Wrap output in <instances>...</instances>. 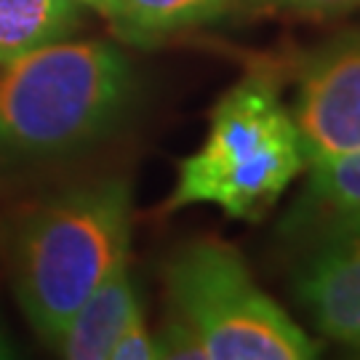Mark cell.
I'll return each mask as SVG.
<instances>
[{"label":"cell","instance_id":"obj_1","mask_svg":"<svg viewBox=\"0 0 360 360\" xmlns=\"http://www.w3.org/2000/svg\"><path fill=\"white\" fill-rule=\"evenodd\" d=\"M134 195L126 179H99L27 208L8 235L16 304L51 345L117 262L129 259Z\"/></svg>","mask_w":360,"mask_h":360},{"label":"cell","instance_id":"obj_2","mask_svg":"<svg viewBox=\"0 0 360 360\" xmlns=\"http://www.w3.org/2000/svg\"><path fill=\"white\" fill-rule=\"evenodd\" d=\"M134 96L126 53L104 40H53L0 67V163L62 158L102 139Z\"/></svg>","mask_w":360,"mask_h":360},{"label":"cell","instance_id":"obj_3","mask_svg":"<svg viewBox=\"0 0 360 360\" xmlns=\"http://www.w3.org/2000/svg\"><path fill=\"white\" fill-rule=\"evenodd\" d=\"M304 168L302 136L275 83L248 75L219 99L206 142L179 163L166 211L217 206L232 219H259Z\"/></svg>","mask_w":360,"mask_h":360},{"label":"cell","instance_id":"obj_4","mask_svg":"<svg viewBox=\"0 0 360 360\" xmlns=\"http://www.w3.org/2000/svg\"><path fill=\"white\" fill-rule=\"evenodd\" d=\"M174 318L206 360H309L318 345L264 294L240 254L217 240L184 245L166 264Z\"/></svg>","mask_w":360,"mask_h":360},{"label":"cell","instance_id":"obj_5","mask_svg":"<svg viewBox=\"0 0 360 360\" xmlns=\"http://www.w3.org/2000/svg\"><path fill=\"white\" fill-rule=\"evenodd\" d=\"M291 115L307 160L360 150V32L339 35L299 70Z\"/></svg>","mask_w":360,"mask_h":360},{"label":"cell","instance_id":"obj_6","mask_svg":"<svg viewBox=\"0 0 360 360\" xmlns=\"http://www.w3.org/2000/svg\"><path fill=\"white\" fill-rule=\"evenodd\" d=\"M296 291L323 334L360 349V214L328 221Z\"/></svg>","mask_w":360,"mask_h":360},{"label":"cell","instance_id":"obj_7","mask_svg":"<svg viewBox=\"0 0 360 360\" xmlns=\"http://www.w3.org/2000/svg\"><path fill=\"white\" fill-rule=\"evenodd\" d=\"M134 309H139V299L131 281L129 259H123L86 296L51 347L67 360H110V349Z\"/></svg>","mask_w":360,"mask_h":360},{"label":"cell","instance_id":"obj_8","mask_svg":"<svg viewBox=\"0 0 360 360\" xmlns=\"http://www.w3.org/2000/svg\"><path fill=\"white\" fill-rule=\"evenodd\" d=\"M235 0H110L107 19L120 38L150 46L221 19Z\"/></svg>","mask_w":360,"mask_h":360},{"label":"cell","instance_id":"obj_9","mask_svg":"<svg viewBox=\"0 0 360 360\" xmlns=\"http://www.w3.org/2000/svg\"><path fill=\"white\" fill-rule=\"evenodd\" d=\"M80 25V6L72 0H0V67L65 40Z\"/></svg>","mask_w":360,"mask_h":360},{"label":"cell","instance_id":"obj_10","mask_svg":"<svg viewBox=\"0 0 360 360\" xmlns=\"http://www.w3.org/2000/svg\"><path fill=\"white\" fill-rule=\"evenodd\" d=\"M312 206L326 214V221L360 214V150L326 155L307 160Z\"/></svg>","mask_w":360,"mask_h":360},{"label":"cell","instance_id":"obj_11","mask_svg":"<svg viewBox=\"0 0 360 360\" xmlns=\"http://www.w3.org/2000/svg\"><path fill=\"white\" fill-rule=\"evenodd\" d=\"M163 358L158 336L150 334L147 323H144L142 307L134 309L129 323L120 328L115 345L110 349V360H155Z\"/></svg>","mask_w":360,"mask_h":360},{"label":"cell","instance_id":"obj_12","mask_svg":"<svg viewBox=\"0 0 360 360\" xmlns=\"http://www.w3.org/2000/svg\"><path fill=\"white\" fill-rule=\"evenodd\" d=\"M257 3L278 6L299 16H309V19H328V16H339L360 6V0H257Z\"/></svg>","mask_w":360,"mask_h":360},{"label":"cell","instance_id":"obj_13","mask_svg":"<svg viewBox=\"0 0 360 360\" xmlns=\"http://www.w3.org/2000/svg\"><path fill=\"white\" fill-rule=\"evenodd\" d=\"M13 355H16V347H13L11 336L0 326V358H13Z\"/></svg>","mask_w":360,"mask_h":360},{"label":"cell","instance_id":"obj_14","mask_svg":"<svg viewBox=\"0 0 360 360\" xmlns=\"http://www.w3.org/2000/svg\"><path fill=\"white\" fill-rule=\"evenodd\" d=\"M72 3L89 6V8H94V11H99V13H107V8H110V0H72Z\"/></svg>","mask_w":360,"mask_h":360}]
</instances>
